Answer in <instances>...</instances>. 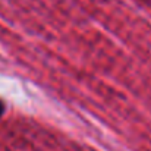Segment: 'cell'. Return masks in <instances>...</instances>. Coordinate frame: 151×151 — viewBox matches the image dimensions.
Returning a JSON list of instances; mask_svg holds the SVG:
<instances>
[{"label": "cell", "instance_id": "obj_1", "mask_svg": "<svg viewBox=\"0 0 151 151\" xmlns=\"http://www.w3.org/2000/svg\"><path fill=\"white\" fill-rule=\"evenodd\" d=\"M3 113H4V103L0 100V117L3 116Z\"/></svg>", "mask_w": 151, "mask_h": 151}]
</instances>
